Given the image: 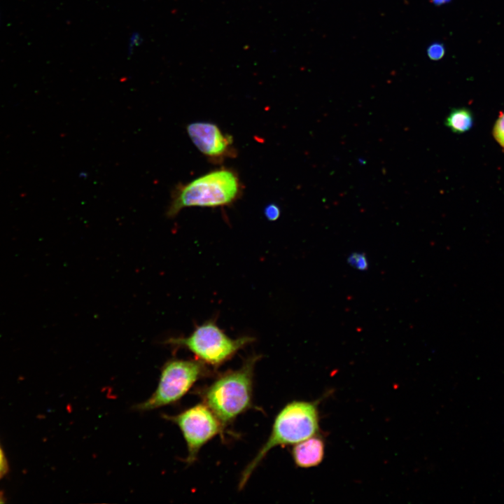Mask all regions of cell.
<instances>
[{
    "label": "cell",
    "mask_w": 504,
    "mask_h": 504,
    "mask_svg": "<svg viewBox=\"0 0 504 504\" xmlns=\"http://www.w3.org/2000/svg\"><path fill=\"white\" fill-rule=\"evenodd\" d=\"M259 359L258 355L251 356L239 368L218 374L211 383L197 390L202 402L224 427L253 407L254 370Z\"/></svg>",
    "instance_id": "1"
},
{
    "label": "cell",
    "mask_w": 504,
    "mask_h": 504,
    "mask_svg": "<svg viewBox=\"0 0 504 504\" xmlns=\"http://www.w3.org/2000/svg\"><path fill=\"white\" fill-rule=\"evenodd\" d=\"M318 402L293 400L276 414L270 434L243 470L239 482L241 490L269 451L276 447L294 445L319 431Z\"/></svg>",
    "instance_id": "2"
},
{
    "label": "cell",
    "mask_w": 504,
    "mask_h": 504,
    "mask_svg": "<svg viewBox=\"0 0 504 504\" xmlns=\"http://www.w3.org/2000/svg\"><path fill=\"white\" fill-rule=\"evenodd\" d=\"M239 191V178L234 172L229 169L215 170L176 186L167 215L174 217L186 207L227 205L237 199Z\"/></svg>",
    "instance_id": "3"
},
{
    "label": "cell",
    "mask_w": 504,
    "mask_h": 504,
    "mask_svg": "<svg viewBox=\"0 0 504 504\" xmlns=\"http://www.w3.org/2000/svg\"><path fill=\"white\" fill-rule=\"evenodd\" d=\"M253 340L248 336L232 339L210 320L196 326L188 336L171 337L165 342L173 348L188 349L196 359L215 370Z\"/></svg>",
    "instance_id": "4"
},
{
    "label": "cell",
    "mask_w": 504,
    "mask_h": 504,
    "mask_svg": "<svg viewBox=\"0 0 504 504\" xmlns=\"http://www.w3.org/2000/svg\"><path fill=\"white\" fill-rule=\"evenodd\" d=\"M211 370L196 358L168 360L162 365L153 394L136 405L134 410L146 412L178 402L197 381L211 375Z\"/></svg>",
    "instance_id": "5"
},
{
    "label": "cell",
    "mask_w": 504,
    "mask_h": 504,
    "mask_svg": "<svg viewBox=\"0 0 504 504\" xmlns=\"http://www.w3.org/2000/svg\"><path fill=\"white\" fill-rule=\"evenodd\" d=\"M163 418L180 429L187 446V464L196 461L200 449L211 440L224 431V426L213 411L204 402L190 407L175 414H163Z\"/></svg>",
    "instance_id": "6"
},
{
    "label": "cell",
    "mask_w": 504,
    "mask_h": 504,
    "mask_svg": "<svg viewBox=\"0 0 504 504\" xmlns=\"http://www.w3.org/2000/svg\"><path fill=\"white\" fill-rule=\"evenodd\" d=\"M187 132L197 148L207 157H223L230 151L232 139L214 123L195 122L187 126Z\"/></svg>",
    "instance_id": "7"
},
{
    "label": "cell",
    "mask_w": 504,
    "mask_h": 504,
    "mask_svg": "<svg viewBox=\"0 0 504 504\" xmlns=\"http://www.w3.org/2000/svg\"><path fill=\"white\" fill-rule=\"evenodd\" d=\"M290 453L297 467L302 468L315 467L323 460L325 442L318 433L293 445Z\"/></svg>",
    "instance_id": "8"
},
{
    "label": "cell",
    "mask_w": 504,
    "mask_h": 504,
    "mask_svg": "<svg viewBox=\"0 0 504 504\" xmlns=\"http://www.w3.org/2000/svg\"><path fill=\"white\" fill-rule=\"evenodd\" d=\"M473 124L472 113L465 108L453 109L445 120V125L453 132L461 134L469 130Z\"/></svg>",
    "instance_id": "9"
},
{
    "label": "cell",
    "mask_w": 504,
    "mask_h": 504,
    "mask_svg": "<svg viewBox=\"0 0 504 504\" xmlns=\"http://www.w3.org/2000/svg\"><path fill=\"white\" fill-rule=\"evenodd\" d=\"M347 263L352 267L364 271L369 267L368 258L364 253L353 252L347 258Z\"/></svg>",
    "instance_id": "10"
},
{
    "label": "cell",
    "mask_w": 504,
    "mask_h": 504,
    "mask_svg": "<svg viewBox=\"0 0 504 504\" xmlns=\"http://www.w3.org/2000/svg\"><path fill=\"white\" fill-rule=\"evenodd\" d=\"M427 54L432 60H439L444 55L445 48L442 43H433L427 49Z\"/></svg>",
    "instance_id": "11"
},
{
    "label": "cell",
    "mask_w": 504,
    "mask_h": 504,
    "mask_svg": "<svg viewBox=\"0 0 504 504\" xmlns=\"http://www.w3.org/2000/svg\"><path fill=\"white\" fill-rule=\"evenodd\" d=\"M493 136L499 144L504 148V113H502L496 122Z\"/></svg>",
    "instance_id": "12"
},
{
    "label": "cell",
    "mask_w": 504,
    "mask_h": 504,
    "mask_svg": "<svg viewBox=\"0 0 504 504\" xmlns=\"http://www.w3.org/2000/svg\"><path fill=\"white\" fill-rule=\"evenodd\" d=\"M264 214L269 220H276L280 216V209L275 204H270L265 208Z\"/></svg>",
    "instance_id": "13"
},
{
    "label": "cell",
    "mask_w": 504,
    "mask_h": 504,
    "mask_svg": "<svg viewBox=\"0 0 504 504\" xmlns=\"http://www.w3.org/2000/svg\"><path fill=\"white\" fill-rule=\"evenodd\" d=\"M8 472V464L3 449L0 446V479Z\"/></svg>",
    "instance_id": "14"
},
{
    "label": "cell",
    "mask_w": 504,
    "mask_h": 504,
    "mask_svg": "<svg viewBox=\"0 0 504 504\" xmlns=\"http://www.w3.org/2000/svg\"><path fill=\"white\" fill-rule=\"evenodd\" d=\"M142 41V38L139 34L138 33H134L130 38V46H129V52H132L133 49L141 44V42Z\"/></svg>",
    "instance_id": "15"
},
{
    "label": "cell",
    "mask_w": 504,
    "mask_h": 504,
    "mask_svg": "<svg viewBox=\"0 0 504 504\" xmlns=\"http://www.w3.org/2000/svg\"><path fill=\"white\" fill-rule=\"evenodd\" d=\"M451 0H431L432 3L436 6H441L450 2Z\"/></svg>",
    "instance_id": "16"
}]
</instances>
